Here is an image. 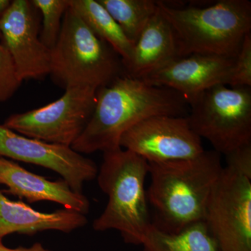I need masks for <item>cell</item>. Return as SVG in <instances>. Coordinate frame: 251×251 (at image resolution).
I'll return each mask as SVG.
<instances>
[{"instance_id":"cell-24","label":"cell","mask_w":251,"mask_h":251,"mask_svg":"<svg viewBox=\"0 0 251 251\" xmlns=\"http://www.w3.org/2000/svg\"><path fill=\"white\" fill-rule=\"evenodd\" d=\"M0 41H1V35H0Z\"/></svg>"},{"instance_id":"cell-5","label":"cell","mask_w":251,"mask_h":251,"mask_svg":"<svg viewBox=\"0 0 251 251\" xmlns=\"http://www.w3.org/2000/svg\"><path fill=\"white\" fill-rule=\"evenodd\" d=\"M123 74L120 56L69 6L50 50L49 75L54 83L65 90L79 87L98 90Z\"/></svg>"},{"instance_id":"cell-13","label":"cell","mask_w":251,"mask_h":251,"mask_svg":"<svg viewBox=\"0 0 251 251\" xmlns=\"http://www.w3.org/2000/svg\"><path fill=\"white\" fill-rule=\"evenodd\" d=\"M0 184L8 188L3 193L25 199L29 204L50 201L64 209L86 215L90 203L83 193L74 192L64 180L50 181L34 174L8 158L0 156Z\"/></svg>"},{"instance_id":"cell-10","label":"cell","mask_w":251,"mask_h":251,"mask_svg":"<svg viewBox=\"0 0 251 251\" xmlns=\"http://www.w3.org/2000/svg\"><path fill=\"white\" fill-rule=\"evenodd\" d=\"M0 156L31 163L58 173L74 192L97 178L98 167L72 147L33 139L0 125Z\"/></svg>"},{"instance_id":"cell-21","label":"cell","mask_w":251,"mask_h":251,"mask_svg":"<svg viewBox=\"0 0 251 251\" xmlns=\"http://www.w3.org/2000/svg\"><path fill=\"white\" fill-rule=\"evenodd\" d=\"M228 86L251 87V32L244 38L240 50L234 59Z\"/></svg>"},{"instance_id":"cell-11","label":"cell","mask_w":251,"mask_h":251,"mask_svg":"<svg viewBox=\"0 0 251 251\" xmlns=\"http://www.w3.org/2000/svg\"><path fill=\"white\" fill-rule=\"evenodd\" d=\"M38 10L29 0L11 1L0 20V43L7 50L20 78L42 80L49 75L50 50L39 36Z\"/></svg>"},{"instance_id":"cell-23","label":"cell","mask_w":251,"mask_h":251,"mask_svg":"<svg viewBox=\"0 0 251 251\" xmlns=\"http://www.w3.org/2000/svg\"><path fill=\"white\" fill-rule=\"evenodd\" d=\"M11 1L10 0H0V20L3 17L6 11L9 9Z\"/></svg>"},{"instance_id":"cell-16","label":"cell","mask_w":251,"mask_h":251,"mask_svg":"<svg viewBox=\"0 0 251 251\" xmlns=\"http://www.w3.org/2000/svg\"><path fill=\"white\" fill-rule=\"evenodd\" d=\"M70 6L94 34L120 56L123 68L129 62L134 44L98 0H70Z\"/></svg>"},{"instance_id":"cell-7","label":"cell","mask_w":251,"mask_h":251,"mask_svg":"<svg viewBox=\"0 0 251 251\" xmlns=\"http://www.w3.org/2000/svg\"><path fill=\"white\" fill-rule=\"evenodd\" d=\"M97 89L74 87L41 108L10 115L4 125L19 134L72 147L85 129L97 103Z\"/></svg>"},{"instance_id":"cell-6","label":"cell","mask_w":251,"mask_h":251,"mask_svg":"<svg viewBox=\"0 0 251 251\" xmlns=\"http://www.w3.org/2000/svg\"><path fill=\"white\" fill-rule=\"evenodd\" d=\"M187 118L193 131L221 155L251 145V87H211L189 104Z\"/></svg>"},{"instance_id":"cell-14","label":"cell","mask_w":251,"mask_h":251,"mask_svg":"<svg viewBox=\"0 0 251 251\" xmlns=\"http://www.w3.org/2000/svg\"><path fill=\"white\" fill-rule=\"evenodd\" d=\"M88 222L86 215L67 209L41 212L21 201H13L0 191V239L11 234L34 235L47 230L70 233Z\"/></svg>"},{"instance_id":"cell-8","label":"cell","mask_w":251,"mask_h":251,"mask_svg":"<svg viewBox=\"0 0 251 251\" xmlns=\"http://www.w3.org/2000/svg\"><path fill=\"white\" fill-rule=\"evenodd\" d=\"M204 221L220 251H251V173L224 167Z\"/></svg>"},{"instance_id":"cell-17","label":"cell","mask_w":251,"mask_h":251,"mask_svg":"<svg viewBox=\"0 0 251 251\" xmlns=\"http://www.w3.org/2000/svg\"><path fill=\"white\" fill-rule=\"evenodd\" d=\"M142 247L143 251H220L204 221L168 233L151 226Z\"/></svg>"},{"instance_id":"cell-1","label":"cell","mask_w":251,"mask_h":251,"mask_svg":"<svg viewBox=\"0 0 251 251\" xmlns=\"http://www.w3.org/2000/svg\"><path fill=\"white\" fill-rule=\"evenodd\" d=\"M189 105L178 92L123 74L97 91V103L88 125L72 148L77 152L121 148L122 135L140 122L158 115L186 117Z\"/></svg>"},{"instance_id":"cell-4","label":"cell","mask_w":251,"mask_h":251,"mask_svg":"<svg viewBox=\"0 0 251 251\" xmlns=\"http://www.w3.org/2000/svg\"><path fill=\"white\" fill-rule=\"evenodd\" d=\"M149 173L148 162L132 151L119 148L103 153L97 177L108 201L94 220V230L115 229L126 244L142 246L152 226L145 188Z\"/></svg>"},{"instance_id":"cell-12","label":"cell","mask_w":251,"mask_h":251,"mask_svg":"<svg viewBox=\"0 0 251 251\" xmlns=\"http://www.w3.org/2000/svg\"><path fill=\"white\" fill-rule=\"evenodd\" d=\"M234 59L201 54L177 57L140 80L178 92L189 105L208 89L228 85Z\"/></svg>"},{"instance_id":"cell-9","label":"cell","mask_w":251,"mask_h":251,"mask_svg":"<svg viewBox=\"0 0 251 251\" xmlns=\"http://www.w3.org/2000/svg\"><path fill=\"white\" fill-rule=\"evenodd\" d=\"M120 146L149 163L189 159L204 151L202 139L191 128L187 116L146 119L122 135Z\"/></svg>"},{"instance_id":"cell-19","label":"cell","mask_w":251,"mask_h":251,"mask_svg":"<svg viewBox=\"0 0 251 251\" xmlns=\"http://www.w3.org/2000/svg\"><path fill=\"white\" fill-rule=\"evenodd\" d=\"M31 1L42 14L41 42L51 50L58 39L63 18L70 6V0H31Z\"/></svg>"},{"instance_id":"cell-22","label":"cell","mask_w":251,"mask_h":251,"mask_svg":"<svg viewBox=\"0 0 251 251\" xmlns=\"http://www.w3.org/2000/svg\"><path fill=\"white\" fill-rule=\"evenodd\" d=\"M0 251H50L47 250L45 248L43 247L42 244L39 243L34 244L32 247L30 248L19 247L17 249H9L5 247L2 243V239H0Z\"/></svg>"},{"instance_id":"cell-15","label":"cell","mask_w":251,"mask_h":251,"mask_svg":"<svg viewBox=\"0 0 251 251\" xmlns=\"http://www.w3.org/2000/svg\"><path fill=\"white\" fill-rule=\"evenodd\" d=\"M177 57L174 32L158 6L135 41L131 58L124 67V74L143 79Z\"/></svg>"},{"instance_id":"cell-20","label":"cell","mask_w":251,"mask_h":251,"mask_svg":"<svg viewBox=\"0 0 251 251\" xmlns=\"http://www.w3.org/2000/svg\"><path fill=\"white\" fill-rule=\"evenodd\" d=\"M22 82L9 52L0 43V103L11 99Z\"/></svg>"},{"instance_id":"cell-2","label":"cell","mask_w":251,"mask_h":251,"mask_svg":"<svg viewBox=\"0 0 251 251\" xmlns=\"http://www.w3.org/2000/svg\"><path fill=\"white\" fill-rule=\"evenodd\" d=\"M151 183L147 191L157 229L176 233L204 221L211 194L223 170L221 155L205 151L189 159L149 163Z\"/></svg>"},{"instance_id":"cell-3","label":"cell","mask_w":251,"mask_h":251,"mask_svg":"<svg viewBox=\"0 0 251 251\" xmlns=\"http://www.w3.org/2000/svg\"><path fill=\"white\" fill-rule=\"evenodd\" d=\"M157 4L174 32L178 57L201 54L234 59L251 32L249 0H221L207 6Z\"/></svg>"},{"instance_id":"cell-18","label":"cell","mask_w":251,"mask_h":251,"mask_svg":"<svg viewBox=\"0 0 251 251\" xmlns=\"http://www.w3.org/2000/svg\"><path fill=\"white\" fill-rule=\"evenodd\" d=\"M133 44L158 11L153 0H98Z\"/></svg>"}]
</instances>
